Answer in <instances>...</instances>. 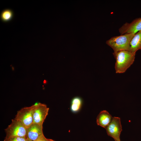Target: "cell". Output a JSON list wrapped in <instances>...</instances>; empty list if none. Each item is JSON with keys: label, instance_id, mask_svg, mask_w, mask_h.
Here are the masks:
<instances>
[{"label": "cell", "instance_id": "6da1fadb", "mask_svg": "<svg viewBox=\"0 0 141 141\" xmlns=\"http://www.w3.org/2000/svg\"><path fill=\"white\" fill-rule=\"evenodd\" d=\"M136 54L135 52L126 50L114 52L113 54L116 59L115 66L116 73L125 72L133 63Z\"/></svg>", "mask_w": 141, "mask_h": 141}, {"label": "cell", "instance_id": "7a4b0ae2", "mask_svg": "<svg viewBox=\"0 0 141 141\" xmlns=\"http://www.w3.org/2000/svg\"><path fill=\"white\" fill-rule=\"evenodd\" d=\"M134 34L126 33L114 36L107 40L106 43L112 48L114 52L122 50L129 51L130 42Z\"/></svg>", "mask_w": 141, "mask_h": 141}, {"label": "cell", "instance_id": "3957f363", "mask_svg": "<svg viewBox=\"0 0 141 141\" xmlns=\"http://www.w3.org/2000/svg\"><path fill=\"white\" fill-rule=\"evenodd\" d=\"M6 136L4 140L15 137L26 138L27 128L20 121L14 118L5 129Z\"/></svg>", "mask_w": 141, "mask_h": 141}, {"label": "cell", "instance_id": "277c9868", "mask_svg": "<svg viewBox=\"0 0 141 141\" xmlns=\"http://www.w3.org/2000/svg\"><path fill=\"white\" fill-rule=\"evenodd\" d=\"M36 104L24 107L17 111L15 119L21 122L27 128L33 122V112Z\"/></svg>", "mask_w": 141, "mask_h": 141}, {"label": "cell", "instance_id": "5b68a950", "mask_svg": "<svg viewBox=\"0 0 141 141\" xmlns=\"http://www.w3.org/2000/svg\"><path fill=\"white\" fill-rule=\"evenodd\" d=\"M49 110V108L45 104L36 103L33 112V123L43 125Z\"/></svg>", "mask_w": 141, "mask_h": 141}, {"label": "cell", "instance_id": "8992f818", "mask_svg": "<svg viewBox=\"0 0 141 141\" xmlns=\"http://www.w3.org/2000/svg\"><path fill=\"white\" fill-rule=\"evenodd\" d=\"M107 134L115 141H120V136L122 130L120 119L118 117H113L111 122L106 127Z\"/></svg>", "mask_w": 141, "mask_h": 141}, {"label": "cell", "instance_id": "52a82bcc", "mask_svg": "<svg viewBox=\"0 0 141 141\" xmlns=\"http://www.w3.org/2000/svg\"><path fill=\"white\" fill-rule=\"evenodd\" d=\"M141 30V17L137 18L130 23L126 22L119 29L121 35L126 33L135 34Z\"/></svg>", "mask_w": 141, "mask_h": 141}, {"label": "cell", "instance_id": "ba28073f", "mask_svg": "<svg viewBox=\"0 0 141 141\" xmlns=\"http://www.w3.org/2000/svg\"><path fill=\"white\" fill-rule=\"evenodd\" d=\"M43 125L33 123L27 128L26 138L35 141L43 134Z\"/></svg>", "mask_w": 141, "mask_h": 141}, {"label": "cell", "instance_id": "9c48e42d", "mask_svg": "<svg viewBox=\"0 0 141 141\" xmlns=\"http://www.w3.org/2000/svg\"><path fill=\"white\" fill-rule=\"evenodd\" d=\"M113 117L106 110L101 111L96 118V122L98 125L105 128L112 120Z\"/></svg>", "mask_w": 141, "mask_h": 141}, {"label": "cell", "instance_id": "30bf717a", "mask_svg": "<svg viewBox=\"0 0 141 141\" xmlns=\"http://www.w3.org/2000/svg\"><path fill=\"white\" fill-rule=\"evenodd\" d=\"M130 51L136 52L141 50V30L135 33L130 43Z\"/></svg>", "mask_w": 141, "mask_h": 141}, {"label": "cell", "instance_id": "8fae6325", "mask_svg": "<svg viewBox=\"0 0 141 141\" xmlns=\"http://www.w3.org/2000/svg\"><path fill=\"white\" fill-rule=\"evenodd\" d=\"M82 98L78 96L73 98L71 102L70 109L73 113H77L80 110L83 104Z\"/></svg>", "mask_w": 141, "mask_h": 141}, {"label": "cell", "instance_id": "7c38bea8", "mask_svg": "<svg viewBox=\"0 0 141 141\" xmlns=\"http://www.w3.org/2000/svg\"><path fill=\"white\" fill-rule=\"evenodd\" d=\"M14 12L11 9H7L3 10L0 15L1 21L3 22H8L11 21L13 18Z\"/></svg>", "mask_w": 141, "mask_h": 141}, {"label": "cell", "instance_id": "4fadbf2b", "mask_svg": "<svg viewBox=\"0 0 141 141\" xmlns=\"http://www.w3.org/2000/svg\"><path fill=\"white\" fill-rule=\"evenodd\" d=\"M27 139L25 137H11L4 141H27Z\"/></svg>", "mask_w": 141, "mask_h": 141}, {"label": "cell", "instance_id": "5bb4252c", "mask_svg": "<svg viewBox=\"0 0 141 141\" xmlns=\"http://www.w3.org/2000/svg\"><path fill=\"white\" fill-rule=\"evenodd\" d=\"M35 141H55V140L50 139L46 138L43 134L40 136Z\"/></svg>", "mask_w": 141, "mask_h": 141}, {"label": "cell", "instance_id": "9a60e30c", "mask_svg": "<svg viewBox=\"0 0 141 141\" xmlns=\"http://www.w3.org/2000/svg\"><path fill=\"white\" fill-rule=\"evenodd\" d=\"M27 141H33V140H29V139H27Z\"/></svg>", "mask_w": 141, "mask_h": 141}, {"label": "cell", "instance_id": "2e32d148", "mask_svg": "<svg viewBox=\"0 0 141 141\" xmlns=\"http://www.w3.org/2000/svg\"></svg>", "mask_w": 141, "mask_h": 141}]
</instances>
